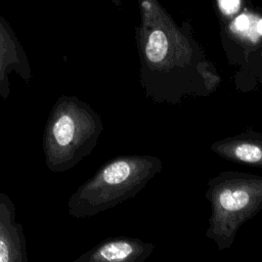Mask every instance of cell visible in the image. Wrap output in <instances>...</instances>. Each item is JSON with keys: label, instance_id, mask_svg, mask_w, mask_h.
Here are the masks:
<instances>
[{"label": "cell", "instance_id": "6da1fadb", "mask_svg": "<svg viewBox=\"0 0 262 262\" xmlns=\"http://www.w3.org/2000/svg\"><path fill=\"white\" fill-rule=\"evenodd\" d=\"M140 23L135 39L140 83L157 103L175 105L188 97H207L221 78L187 23L179 27L159 0H138Z\"/></svg>", "mask_w": 262, "mask_h": 262}, {"label": "cell", "instance_id": "7a4b0ae2", "mask_svg": "<svg viewBox=\"0 0 262 262\" xmlns=\"http://www.w3.org/2000/svg\"><path fill=\"white\" fill-rule=\"evenodd\" d=\"M162 167V160L150 155L112 159L70 196L69 214L74 218L91 217L136 196Z\"/></svg>", "mask_w": 262, "mask_h": 262}, {"label": "cell", "instance_id": "3957f363", "mask_svg": "<svg viewBox=\"0 0 262 262\" xmlns=\"http://www.w3.org/2000/svg\"><path fill=\"white\" fill-rule=\"evenodd\" d=\"M102 131L100 116L88 103L76 96H59L42 137L46 167L53 173L72 169L92 152Z\"/></svg>", "mask_w": 262, "mask_h": 262}, {"label": "cell", "instance_id": "277c9868", "mask_svg": "<svg viewBox=\"0 0 262 262\" xmlns=\"http://www.w3.org/2000/svg\"><path fill=\"white\" fill-rule=\"evenodd\" d=\"M211 207L206 236L219 251L230 248L238 229L262 210V176L224 171L208 181Z\"/></svg>", "mask_w": 262, "mask_h": 262}, {"label": "cell", "instance_id": "5b68a950", "mask_svg": "<svg viewBox=\"0 0 262 262\" xmlns=\"http://www.w3.org/2000/svg\"><path fill=\"white\" fill-rule=\"evenodd\" d=\"M11 73H15L27 83L33 76L21 43L9 23L0 14V97L4 100L10 94Z\"/></svg>", "mask_w": 262, "mask_h": 262}, {"label": "cell", "instance_id": "8992f818", "mask_svg": "<svg viewBox=\"0 0 262 262\" xmlns=\"http://www.w3.org/2000/svg\"><path fill=\"white\" fill-rule=\"evenodd\" d=\"M154 249V244L137 237L115 236L102 241L75 262H143Z\"/></svg>", "mask_w": 262, "mask_h": 262}, {"label": "cell", "instance_id": "52a82bcc", "mask_svg": "<svg viewBox=\"0 0 262 262\" xmlns=\"http://www.w3.org/2000/svg\"><path fill=\"white\" fill-rule=\"evenodd\" d=\"M27 245L23 225L16 221L15 205L0 191V262H27Z\"/></svg>", "mask_w": 262, "mask_h": 262}, {"label": "cell", "instance_id": "ba28073f", "mask_svg": "<svg viewBox=\"0 0 262 262\" xmlns=\"http://www.w3.org/2000/svg\"><path fill=\"white\" fill-rule=\"evenodd\" d=\"M210 149L230 162L262 168V132L249 130L214 141Z\"/></svg>", "mask_w": 262, "mask_h": 262}, {"label": "cell", "instance_id": "9c48e42d", "mask_svg": "<svg viewBox=\"0 0 262 262\" xmlns=\"http://www.w3.org/2000/svg\"><path fill=\"white\" fill-rule=\"evenodd\" d=\"M248 2L249 0H215L221 28H224L239 14L249 9L250 5Z\"/></svg>", "mask_w": 262, "mask_h": 262}]
</instances>
